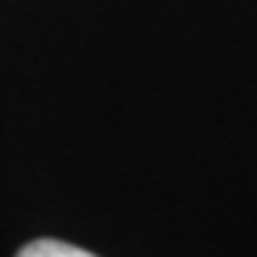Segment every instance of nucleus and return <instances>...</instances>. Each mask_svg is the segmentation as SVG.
I'll list each match as a JSON object with an SVG mask.
<instances>
[{"instance_id": "obj_1", "label": "nucleus", "mask_w": 257, "mask_h": 257, "mask_svg": "<svg viewBox=\"0 0 257 257\" xmlns=\"http://www.w3.org/2000/svg\"><path fill=\"white\" fill-rule=\"evenodd\" d=\"M16 257H96L84 248H75L68 242H56V238H38V242L25 245Z\"/></svg>"}]
</instances>
